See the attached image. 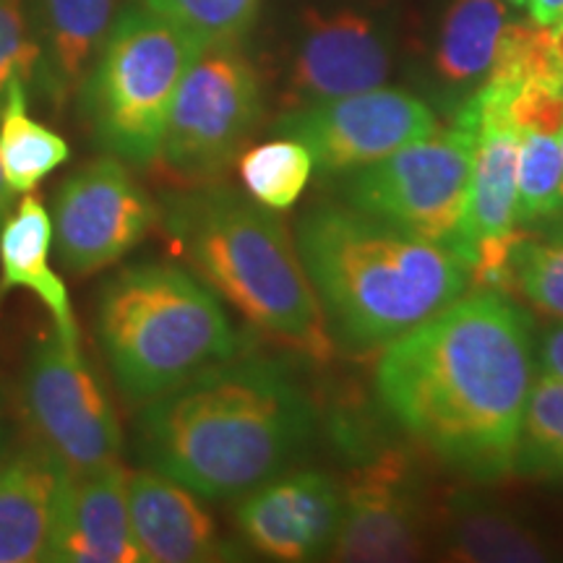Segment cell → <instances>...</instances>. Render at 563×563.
I'll return each mask as SVG.
<instances>
[{
  "label": "cell",
  "mask_w": 563,
  "mask_h": 563,
  "mask_svg": "<svg viewBox=\"0 0 563 563\" xmlns=\"http://www.w3.org/2000/svg\"><path fill=\"white\" fill-rule=\"evenodd\" d=\"M203 47L146 5L115 16L81 84L84 115L104 154L125 165L157 162L178 87Z\"/></svg>",
  "instance_id": "obj_6"
},
{
  "label": "cell",
  "mask_w": 563,
  "mask_h": 563,
  "mask_svg": "<svg viewBox=\"0 0 563 563\" xmlns=\"http://www.w3.org/2000/svg\"><path fill=\"white\" fill-rule=\"evenodd\" d=\"M21 397L37 446L70 475L121 464V422L79 342H68L58 329L40 336L26 361Z\"/></svg>",
  "instance_id": "obj_9"
},
{
  "label": "cell",
  "mask_w": 563,
  "mask_h": 563,
  "mask_svg": "<svg viewBox=\"0 0 563 563\" xmlns=\"http://www.w3.org/2000/svg\"><path fill=\"white\" fill-rule=\"evenodd\" d=\"M115 9L118 0H37L32 32L40 60L34 79L55 104H66L81 89L108 40Z\"/></svg>",
  "instance_id": "obj_19"
},
{
  "label": "cell",
  "mask_w": 563,
  "mask_h": 563,
  "mask_svg": "<svg viewBox=\"0 0 563 563\" xmlns=\"http://www.w3.org/2000/svg\"><path fill=\"white\" fill-rule=\"evenodd\" d=\"M70 157L68 141L30 115L24 81H11L0 104V162L16 194H32Z\"/></svg>",
  "instance_id": "obj_23"
},
{
  "label": "cell",
  "mask_w": 563,
  "mask_h": 563,
  "mask_svg": "<svg viewBox=\"0 0 563 563\" xmlns=\"http://www.w3.org/2000/svg\"><path fill=\"white\" fill-rule=\"evenodd\" d=\"M548 34H551V51L555 60V70H559V84L563 89V21L559 24L548 26Z\"/></svg>",
  "instance_id": "obj_32"
},
{
  "label": "cell",
  "mask_w": 563,
  "mask_h": 563,
  "mask_svg": "<svg viewBox=\"0 0 563 563\" xmlns=\"http://www.w3.org/2000/svg\"><path fill=\"white\" fill-rule=\"evenodd\" d=\"M129 514L141 561L207 563L235 559L199 496L150 467L129 475Z\"/></svg>",
  "instance_id": "obj_16"
},
{
  "label": "cell",
  "mask_w": 563,
  "mask_h": 563,
  "mask_svg": "<svg viewBox=\"0 0 563 563\" xmlns=\"http://www.w3.org/2000/svg\"><path fill=\"white\" fill-rule=\"evenodd\" d=\"M426 551V511L420 493L397 460L357 470L342 490V519L334 561L399 563L418 561Z\"/></svg>",
  "instance_id": "obj_15"
},
{
  "label": "cell",
  "mask_w": 563,
  "mask_h": 563,
  "mask_svg": "<svg viewBox=\"0 0 563 563\" xmlns=\"http://www.w3.org/2000/svg\"><path fill=\"white\" fill-rule=\"evenodd\" d=\"M548 224H551V230H548V241L563 243V214H559L555 220H551Z\"/></svg>",
  "instance_id": "obj_35"
},
{
  "label": "cell",
  "mask_w": 563,
  "mask_h": 563,
  "mask_svg": "<svg viewBox=\"0 0 563 563\" xmlns=\"http://www.w3.org/2000/svg\"><path fill=\"white\" fill-rule=\"evenodd\" d=\"M313 173V157L300 141L274 136L241 154L238 175L245 194L266 209H290L306 191Z\"/></svg>",
  "instance_id": "obj_25"
},
{
  "label": "cell",
  "mask_w": 563,
  "mask_h": 563,
  "mask_svg": "<svg viewBox=\"0 0 563 563\" xmlns=\"http://www.w3.org/2000/svg\"><path fill=\"white\" fill-rule=\"evenodd\" d=\"M391 32L373 13L340 5L308 11L285 81V110L382 87L391 70Z\"/></svg>",
  "instance_id": "obj_13"
},
{
  "label": "cell",
  "mask_w": 563,
  "mask_h": 563,
  "mask_svg": "<svg viewBox=\"0 0 563 563\" xmlns=\"http://www.w3.org/2000/svg\"><path fill=\"white\" fill-rule=\"evenodd\" d=\"M70 473L42 446L0 462V563L45 561Z\"/></svg>",
  "instance_id": "obj_18"
},
{
  "label": "cell",
  "mask_w": 563,
  "mask_h": 563,
  "mask_svg": "<svg viewBox=\"0 0 563 563\" xmlns=\"http://www.w3.org/2000/svg\"><path fill=\"white\" fill-rule=\"evenodd\" d=\"M534 361H538L540 371L563 378V321L545 329L538 347H534Z\"/></svg>",
  "instance_id": "obj_30"
},
{
  "label": "cell",
  "mask_w": 563,
  "mask_h": 563,
  "mask_svg": "<svg viewBox=\"0 0 563 563\" xmlns=\"http://www.w3.org/2000/svg\"><path fill=\"white\" fill-rule=\"evenodd\" d=\"M530 19L540 26H553L563 21V0H527Z\"/></svg>",
  "instance_id": "obj_31"
},
{
  "label": "cell",
  "mask_w": 563,
  "mask_h": 563,
  "mask_svg": "<svg viewBox=\"0 0 563 563\" xmlns=\"http://www.w3.org/2000/svg\"><path fill=\"white\" fill-rule=\"evenodd\" d=\"M517 133V228L548 224L561 214V133Z\"/></svg>",
  "instance_id": "obj_26"
},
{
  "label": "cell",
  "mask_w": 563,
  "mask_h": 563,
  "mask_svg": "<svg viewBox=\"0 0 563 563\" xmlns=\"http://www.w3.org/2000/svg\"><path fill=\"white\" fill-rule=\"evenodd\" d=\"M433 131H439V118L431 104L384 84L285 110L272 125L274 136L300 141L323 175H344L373 165Z\"/></svg>",
  "instance_id": "obj_11"
},
{
  "label": "cell",
  "mask_w": 563,
  "mask_h": 563,
  "mask_svg": "<svg viewBox=\"0 0 563 563\" xmlns=\"http://www.w3.org/2000/svg\"><path fill=\"white\" fill-rule=\"evenodd\" d=\"M45 561L139 563L129 514V473L121 464L70 475Z\"/></svg>",
  "instance_id": "obj_17"
},
{
  "label": "cell",
  "mask_w": 563,
  "mask_h": 563,
  "mask_svg": "<svg viewBox=\"0 0 563 563\" xmlns=\"http://www.w3.org/2000/svg\"><path fill=\"white\" fill-rule=\"evenodd\" d=\"M40 51L21 0H0V104L11 81L30 84L37 74Z\"/></svg>",
  "instance_id": "obj_29"
},
{
  "label": "cell",
  "mask_w": 563,
  "mask_h": 563,
  "mask_svg": "<svg viewBox=\"0 0 563 563\" xmlns=\"http://www.w3.org/2000/svg\"><path fill=\"white\" fill-rule=\"evenodd\" d=\"M97 336L118 389L133 405L175 391L241 347L217 292L162 262L125 266L104 282Z\"/></svg>",
  "instance_id": "obj_5"
},
{
  "label": "cell",
  "mask_w": 563,
  "mask_h": 563,
  "mask_svg": "<svg viewBox=\"0 0 563 563\" xmlns=\"http://www.w3.org/2000/svg\"><path fill=\"white\" fill-rule=\"evenodd\" d=\"M506 3L517 5V9H525V5H527V0H506Z\"/></svg>",
  "instance_id": "obj_37"
},
{
  "label": "cell",
  "mask_w": 563,
  "mask_h": 563,
  "mask_svg": "<svg viewBox=\"0 0 563 563\" xmlns=\"http://www.w3.org/2000/svg\"><path fill=\"white\" fill-rule=\"evenodd\" d=\"M9 443H11V428H9V418H5L3 394H0V462L9 456Z\"/></svg>",
  "instance_id": "obj_34"
},
{
  "label": "cell",
  "mask_w": 563,
  "mask_h": 563,
  "mask_svg": "<svg viewBox=\"0 0 563 563\" xmlns=\"http://www.w3.org/2000/svg\"><path fill=\"white\" fill-rule=\"evenodd\" d=\"M159 222L196 277L251 327L313 361H332L336 344L277 211L235 188L203 183L167 194Z\"/></svg>",
  "instance_id": "obj_4"
},
{
  "label": "cell",
  "mask_w": 563,
  "mask_h": 563,
  "mask_svg": "<svg viewBox=\"0 0 563 563\" xmlns=\"http://www.w3.org/2000/svg\"><path fill=\"white\" fill-rule=\"evenodd\" d=\"M475 136V125L454 115L446 131H433L373 165L344 173V203L449 249L467 207Z\"/></svg>",
  "instance_id": "obj_7"
},
{
  "label": "cell",
  "mask_w": 563,
  "mask_h": 563,
  "mask_svg": "<svg viewBox=\"0 0 563 563\" xmlns=\"http://www.w3.org/2000/svg\"><path fill=\"white\" fill-rule=\"evenodd\" d=\"M514 470L538 481L563 483V378L553 373H534Z\"/></svg>",
  "instance_id": "obj_24"
},
{
  "label": "cell",
  "mask_w": 563,
  "mask_h": 563,
  "mask_svg": "<svg viewBox=\"0 0 563 563\" xmlns=\"http://www.w3.org/2000/svg\"><path fill=\"white\" fill-rule=\"evenodd\" d=\"M509 21L506 0L449 3L433 47V76L460 104L488 79Z\"/></svg>",
  "instance_id": "obj_21"
},
{
  "label": "cell",
  "mask_w": 563,
  "mask_h": 563,
  "mask_svg": "<svg viewBox=\"0 0 563 563\" xmlns=\"http://www.w3.org/2000/svg\"><path fill=\"white\" fill-rule=\"evenodd\" d=\"M561 159H563V131H561ZM561 214H563V178H561Z\"/></svg>",
  "instance_id": "obj_36"
},
{
  "label": "cell",
  "mask_w": 563,
  "mask_h": 563,
  "mask_svg": "<svg viewBox=\"0 0 563 563\" xmlns=\"http://www.w3.org/2000/svg\"><path fill=\"white\" fill-rule=\"evenodd\" d=\"M311 431L313 407L290 373L235 355L141 405L136 449L144 467L224 501L285 473Z\"/></svg>",
  "instance_id": "obj_2"
},
{
  "label": "cell",
  "mask_w": 563,
  "mask_h": 563,
  "mask_svg": "<svg viewBox=\"0 0 563 563\" xmlns=\"http://www.w3.org/2000/svg\"><path fill=\"white\" fill-rule=\"evenodd\" d=\"M511 87L485 81L454 115L475 125V157L467 207L449 249L464 264L477 290L511 285V251L517 245V150L519 133L506 118Z\"/></svg>",
  "instance_id": "obj_10"
},
{
  "label": "cell",
  "mask_w": 563,
  "mask_h": 563,
  "mask_svg": "<svg viewBox=\"0 0 563 563\" xmlns=\"http://www.w3.org/2000/svg\"><path fill=\"white\" fill-rule=\"evenodd\" d=\"M511 285L540 313L563 321V243L519 238L511 251Z\"/></svg>",
  "instance_id": "obj_28"
},
{
  "label": "cell",
  "mask_w": 563,
  "mask_h": 563,
  "mask_svg": "<svg viewBox=\"0 0 563 563\" xmlns=\"http://www.w3.org/2000/svg\"><path fill=\"white\" fill-rule=\"evenodd\" d=\"M446 548L454 559L477 563L545 561L548 551L532 530L485 498L460 493L446 509Z\"/></svg>",
  "instance_id": "obj_22"
},
{
  "label": "cell",
  "mask_w": 563,
  "mask_h": 563,
  "mask_svg": "<svg viewBox=\"0 0 563 563\" xmlns=\"http://www.w3.org/2000/svg\"><path fill=\"white\" fill-rule=\"evenodd\" d=\"M295 241L329 334L355 355L389 347L470 287L452 249L347 203L306 211Z\"/></svg>",
  "instance_id": "obj_3"
},
{
  "label": "cell",
  "mask_w": 563,
  "mask_h": 563,
  "mask_svg": "<svg viewBox=\"0 0 563 563\" xmlns=\"http://www.w3.org/2000/svg\"><path fill=\"white\" fill-rule=\"evenodd\" d=\"M53 249L70 274L108 269L144 241L159 207L123 159L104 154L63 183L53 201Z\"/></svg>",
  "instance_id": "obj_12"
},
{
  "label": "cell",
  "mask_w": 563,
  "mask_h": 563,
  "mask_svg": "<svg viewBox=\"0 0 563 563\" xmlns=\"http://www.w3.org/2000/svg\"><path fill=\"white\" fill-rule=\"evenodd\" d=\"M235 519L245 543L264 559H323L340 530L342 488L323 473H279L243 493Z\"/></svg>",
  "instance_id": "obj_14"
},
{
  "label": "cell",
  "mask_w": 563,
  "mask_h": 563,
  "mask_svg": "<svg viewBox=\"0 0 563 563\" xmlns=\"http://www.w3.org/2000/svg\"><path fill=\"white\" fill-rule=\"evenodd\" d=\"M13 196H16V191H13V188H11L9 178H5L3 162H0V224H3V222H5V217L11 214Z\"/></svg>",
  "instance_id": "obj_33"
},
{
  "label": "cell",
  "mask_w": 563,
  "mask_h": 563,
  "mask_svg": "<svg viewBox=\"0 0 563 563\" xmlns=\"http://www.w3.org/2000/svg\"><path fill=\"white\" fill-rule=\"evenodd\" d=\"M532 382V323L501 290L449 302L384 347L376 368L386 415L475 483L514 470Z\"/></svg>",
  "instance_id": "obj_1"
},
{
  "label": "cell",
  "mask_w": 563,
  "mask_h": 563,
  "mask_svg": "<svg viewBox=\"0 0 563 563\" xmlns=\"http://www.w3.org/2000/svg\"><path fill=\"white\" fill-rule=\"evenodd\" d=\"M51 214L37 196L26 194L16 211L0 224V298L9 290H30L45 302L60 336L79 342L68 287L51 266Z\"/></svg>",
  "instance_id": "obj_20"
},
{
  "label": "cell",
  "mask_w": 563,
  "mask_h": 563,
  "mask_svg": "<svg viewBox=\"0 0 563 563\" xmlns=\"http://www.w3.org/2000/svg\"><path fill=\"white\" fill-rule=\"evenodd\" d=\"M262 115V79L238 42L203 47L175 95L157 162L186 186L214 183Z\"/></svg>",
  "instance_id": "obj_8"
},
{
  "label": "cell",
  "mask_w": 563,
  "mask_h": 563,
  "mask_svg": "<svg viewBox=\"0 0 563 563\" xmlns=\"http://www.w3.org/2000/svg\"><path fill=\"white\" fill-rule=\"evenodd\" d=\"M146 9L173 21L201 47L241 42L258 16L262 0H141Z\"/></svg>",
  "instance_id": "obj_27"
}]
</instances>
